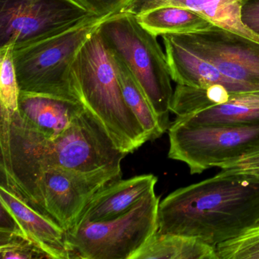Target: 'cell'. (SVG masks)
<instances>
[{"label": "cell", "mask_w": 259, "mask_h": 259, "mask_svg": "<svg viewBox=\"0 0 259 259\" xmlns=\"http://www.w3.org/2000/svg\"><path fill=\"white\" fill-rule=\"evenodd\" d=\"M258 222L259 178L220 172L160 202L157 232L196 238L215 248Z\"/></svg>", "instance_id": "cell-1"}, {"label": "cell", "mask_w": 259, "mask_h": 259, "mask_svg": "<svg viewBox=\"0 0 259 259\" xmlns=\"http://www.w3.org/2000/svg\"><path fill=\"white\" fill-rule=\"evenodd\" d=\"M72 84L78 101L99 120L120 151L133 153L148 142L124 99L114 59L98 30L77 54L72 66Z\"/></svg>", "instance_id": "cell-2"}, {"label": "cell", "mask_w": 259, "mask_h": 259, "mask_svg": "<svg viewBox=\"0 0 259 259\" xmlns=\"http://www.w3.org/2000/svg\"><path fill=\"white\" fill-rule=\"evenodd\" d=\"M98 33L109 52L125 63L166 132L171 125L174 90L166 54L157 37L139 23L136 15L124 11L106 19Z\"/></svg>", "instance_id": "cell-3"}, {"label": "cell", "mask_w": 259, "mask_h": 259, "mask_svg": "<svg viewBox=\"0 0 259 259\" xmlns=\"http://www.w3.org/2000/svg\"><path fill=\"white\" fill-rule=\"evenodd\" d=\"M108 18L93 16L67 31L14 48L13 60L20 92L78 101L72 89V64L81 47Z\"/></svg>", "instance_id": "cell-4"}, {"label": "cell", "mask_w": 259, "mask_h": 259, "mask_svg": "<svg viewBox=\"0 0 259 259\" xmlns=\"http://www.w3.org/2000/svg\"><path fill=\"white\" fill-rule=\"evenodd\" d=\"M159 204L153 190L121 216L77 224L67 231L71 259H130L157 232Z\"/></svg>", "instance_id": "cell-5"}, {"label": "cell", "mask_w": 259, "mask_h": 259, "mask_svg": "<svg viewBox=\"0 0 259 259\" xmlns=\"http://www.w3.org/2000/svg\"><path fill=\"white\" fill-rule=\"evenodd\" d=\"M168 157L200 174L259 152V122L190 125L175 119L169 130Z\"/></svg>", "instance_id": "cell-6"}, {"label": "cell", "mask_w": 259, "mask_h": 259, "mask_svg": "<svg viewBox=\"0 0 259 259\" xmlns=\"http://www.w3.org/2000/svg\"><path fill=\"white\" fill-rule=\"evenodd\" d=\"M42 151L47 170L59 167L83 174L122 172L121 163L127 155L85 108L57 137H45Z\"/></svg>", "instance_id": "cell-7"}, {"label": "cell", "mask_w": 259, "mask_h": 259, "mask_svg": "<svg viewBox=\"0 0 259 259\" xmlns=\"http://www.w3.org/2000/svg\"><path fill=\"white\" fill-rule=\"evenodd\" d=\"M76 0H0V48H22L93 17Z\"/></svg>", "instance_id": "cell-8"}, {"label": "cell", "mask_w": 259, "mask_h": 259, "mask_svg": "<svg viewBox=\"0 0 259 259\" xmlns=\"http://www.w3.org/2000/svg\"><path fill=\"white\" fill-rule=\"evenodd\" d=\"M177 36L210 62L241 92L259 91L257 42L214 25L205 31Z\"/></svg>", "instance_id": "cell-9"}, {"label": "cell", "mask_w": 259, "mask_h": 259, "mask_svg": "<svg viewBox=\"0 0 259 259\" xmlns=\"http://www.w3.org/2000/svg\"><path fill=\"white\" fill-rule=\"evenodd\" d=\"M114 171L83 174L50 168L42 176L40 195L45 212L66 232L76 226L94 195L112 182L120 180Z\"/></svg>", "instance_id": "cell-10"}, {"label": "cell", "mask_w": 259, "mask_h": 259, "mask_svg": "<svg viewBox=\"0 0 259 259\" xmlns=\"http://www.w3.org/2000/svg\"><path fill=\"white\" fill-rule=\"evenodd\" d=\"M0 201L16 218L24 234L49 258L71 259L67 232L58 223L3 186H0Z\"/></svg>", "instance_id": "cell-11"}, {"label": "cell", "mask_w": 259, "mask_h": 259, "mask_svg": "<svg viewBox=\"0 0 259 259\" xmlns=\"http://www.w3.org/2000/svg\"><path fill=\"white\" fill-rule=\"evenodd\" d=\"M84 110L75 100L20 92L17 111L28 126L52 139L66 130Z\"/></svg>", "instance_id": "cell-12"}, {"label": "cell", "mask_w": 259, "mask_h": 259, "mask_svg": "<svg viewBox=\"0 0 259 259\" xmlns=\"http://www.w3.org/2000/svg\"><path fill=\"white\" fill-rule=\"evenodd\" d=\"M162 39L171 78L177 84L197 88L222 86L230 93H242L234 83L185 45L177 34H164Z\"/></svg>", "instance_id": "cell-13"}, {"label": "cell", "mask_w": 259, "mask_h": 259, "mask_svg": "<svg viewBox=\"0 0 259 259\" xmlns=\"http://www.w3.org/2000/svg\"><path fill=\"white\" fill-rule=\"evenodd\" d=\"M157 182V177L152 174L112 182L94 195L77 224L121 216L154 190Z\"/></svg>", "instance_id": "cell-14"}, {"label": "cell", "mask_w": 259, "mask_h": 259, "mask_svg": "<svg viewBox=\"0 0 259 259\" xmlns=\"http://www.w3.org/2000/svg\"><path fill=\"white\" fill-rule=\"evenodd\" d=\"M243 2L244 0H131L122 11L138 16L158 7H183L198 13L213 25L259 43V37L247 29L241 20Z\"/></svg>", "instance_id": "cell-15"}, {"label": "cell", "mask_w": 259, "mask_h": 259, "mask_svg": "<svg viewBox=\"0 0 259 259\" xmlns=\"http://www.w3.org/2000/svg\"><path fill=\"white\" fill-rule=\"evenodd\" d=\"M218 259L214 247L196 238L156 232L130 259Z\"/></svg>", "instance_id": "cell-16"}, {"label": "cell", "mask_w": 259, "mask_h": 259, "mask_svg": "<svg viewBox=\"0 0 259 259\" xmlns=\"http://www.w3.org/2000/svg\"><path fill=\"white\" fill-rule=\"evenodd\" d=\"M176 119L190 125L259 122V91L233 94L224 104Z\"/></svg>", "instance_id": "cell-17"}, {"label": "cell", "mask_w": 259, "mask_h": 259, "mask_svg": "<svg viewBox=\"0 0 259 259\" xmlns=\"http://www.w3.org/2000/svg\"><path fill=\"white\" fill-rule=\"evenodd\" d=\"M136 16L139 23L156 37L200 32L213 25L198 13L172 6L158 7Z\"/></svg>", "instance_id": "cell-18"}, {"label": "cell", "mask_w": 259, "mask_h": 259, "mask_svg": "<svg viewBox=\"0 0 259 259\" xmlns=\"http://www.w3.org/2000/svg\"><path fill=\"white\" fill-rule=\"evenodd\" d=\"M113 57L127 105L143 128L148 141L158 139L165 132L151 103L125 63L114 55Z\"/></svg>", "instance_id": "cell-19"}, {"label": "cell", "mask_w": 259, "mask_h": 259, "mask_svg": "<svg viewBox=\"0 0 259 259\" xmlns=\"http://www.w3.org/2000/svg\"><path fill=\"white\" fill-rule=\"evenodd\" d=\"M233 94L222 86L207 88L177 84L172 95L170 110L177 118L227 102Z\"/></svg>", "instance_id": "cell-20"}, {"label": "cell", "mask_w": 259, "mask_h": 259, "mask_svg": "<svg viewBox=\"0 0 259 259\" xmlns=\"http://www.w3.org/2000/svg\"><path fill=\"white\" fill-rule=\"evenodd\" d=\"M14 47L0 48V110H17L20 89L13 60Z\"/></svg>", "instance_id": "cell-21"}, {"label": "cell", "mask_w": 259, "mask_h": 259, "mask_svg": "<svg viewBox=\"0 0 259 259\" xmlns=\"http://www.w3.org/2000/svg\"><path fill=\"white\" fill-rule=\"evenodd\" d=\"M218 259H259V225L215 247Z\"/></svg>", "instance_id": "cell-22"}, {"label": "cell", "mask_w": 259, "mask_h": 259, "mask_svg": "<svg viewBox=\"0 0 259 259\" xmlns=\"http://www.w3.org/2000/svg\"><path fill=\"white\" fill-rule=\"evenodd\" d=\"M0 253L2 259L49 258L23 233L0 232Z\"/></svg>", "instance_id": "cell-23"}, {"label": "cell", "mask_w": 259, "mask_h": 259, "mask_svg": "<svg viewBox=\"0 0 259 259\" xmlns=\"http://www.w3.org/2000/svg\"><path fill=\"white\" fill-rule=\"evenodd\" d=\"M94 16L110 17L122 11L131 0H76Z\"/></svg>", "instance_id": "cell-24"}, {"label": "cell", "mask_w": 259, "mask_h": 259, "mask_svg": "<svg viewBox=\"0 0 259 259\" xmlns=\"http://www.w3.org/2000/svg\"><path fill=\"white\" fill-rule=\"evenodd\" d=\"M223 174H243L259 178V152L221 166Z\"/></svg>", "instance_id": "cell-25"}, {"label": "cell", "mask_w": 259, "mask_h": 259, "mask_svg": "<svg viewBox=\"0 0 259 259\" xmlns=\"http://www.w3.org/2000/svg\"><path fill=\"white\" fill-rule=\"evenodd\" d=\"M241 20L247 29L259 37V0H244Z\"/></svg>", "instance_id": "cell-26"}, {"label": "cell", "mask_w": 259, "mask_h": 259, "mask_svg": "<svg viewBox=\"0 0 259 259\" xmlns=\"http://www.w3.org/2000/svg\"><path fill=\"white\" fill-rule=\"evenodd\" d=\"M257 225H259V222H258V224H257Z\"/></svg>", "instance_id": "cell-27"}]
</instances>
